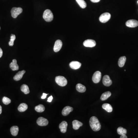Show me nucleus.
<instances>
[{
    "label": "nucleus",
    "instance_id": "nucleus-11",
    "mask_svg": "<svg viewBox=\"0 0 138 138\" xmlns=\"http://www.w3.org/2000/svg\"><path fill=\"white\" fill-rule=\"evenodd\" d=\"M102 83L105 86H109L112 84V81L110 79L109 76L106 75L103 77Z\"/></svg>",
    "mask_w": 138,
    "mask_h": 138
},
{
    "label": "nucleus",
    "instance_id": "nucleus-31",
    "mask_svg": "<svg viewBox=\"0 0 138 138\" xmlns=\"http://www.w3.org/2000/svg\"><path fill=\"white\" fill-rule=\"evenodd\" d=\"M48 95L47 94H45L43 93V96H42V97H41V98L42 99H45L46 98V97H47V96Z\"/></svg>",
    "mask_w": 138,
    "mask_h": 138
},
{
    "label": "nucleus",
    "instance_id": "nucleus-34",
    "mask_svg": "<svg viewBox=\"0 0 138 138\" xmlns=\"http://www.w3.org/2000/svg\"><path fill=\"white\" fill-rule=\"evenodd\" d=\"M120 138H127V136L126 134H122L121 135L120 137Z\"/></svg>",
    "mask_w": 138,
    "mask_h": 138
},
{
    "label": "nucleus",
    "instance_id": "nucleus-12",
    "mask_svg": "<svg viewBox=\"0 0 138 138\" xmlns=\"http://www.w3.org/2000/svg\"><path fill=\"white\" fill-rule=\"evenodd\" d=\"M81 64L77 61H73L69 63L70 68L74 69H77L81 67Z\"/></svg>",
    "mask_w": 138,
    "mask_h": 138
},
{
    "label": "nucleus",
    "instance_id": "nucleus-33",
    "mask_svg": "<svg viewBox=\"0 0 138 138\" xmlns=\"http://www.w3.org/2000/svg\"><path fill=\"white\" fill-rule=\"evenodd\" d=\"M2 55H3V51H2V49L0 48V58L2 57Z\"/></svg>",
    "mask_w": 138,
    "mask_h": 138
},
{
    "label": "nucleus",
    "instance_id": "nucleus-13",
    "mask_svg": "<svg viewBox=\"0 0 138 138\" xmlns=\"http://www.w3.org/2000/svg\"><path fill=\"white\" fill-rule=\"evenodd\" d=\"M68 123L66 121H63L59 125V128L60 131L63 133H65L67 131Z\"/></svg>",
    "mask_w": 138,
    "mask_h": 138
},
{
    "label": "nucleus",
    "instance_id": "nucleus-8",
    "mask_svg": "<svg viewBox=\"0 0 138 138\" xmlns=\"http://www.w3.org/2000/svg\"><path fill=\"white\" fill-rule=\"evenodd\" d=\"M37 124L41 126H45L49 124V121L47 119L43 117H39L37 121Z\"/></svg>",
    "mask_w": 138,
    "mask_h": 138
},
{
    "label": "nucleus",
    "instance_id": "nucleus-36",
    "mask_svg": "<svg viewBox=\"0 0 138 138\" xmlns=\"http://www.w3.org/2000/svg\"></svg>",
    "mask_w": 138,
    "mask_h": 138
},
{
    "label": "nucleus",
    "instance_id": "nucleus-23",
    "mask_svg": "<svg viewBox=\"0 0 138 138\" xmlns=\"http://www.w3.org/2000/svg\"><path fill=\"white\" fill-rule=\"evenodd\" d=\"M111 95V93L110 91H107L102 94L100 97V99L102 100H105L109 98Z\"/></svg>",
    "mask_w": 138,
    "mask_h": 138
},
{
    "label": "nucleus",
    "instance_id": "nucleus-29",
    "mask_svg": "<svg viewBox=\"0 0 138 138\" xmlns=\"http://www.w3.org/2000/svg\"><path fill=\"white\" fill-rule=\"evenodd\" d=\"M11 100L6 97H4L2 99V102L5 105H8L11 102Z\"/></svg>",
    "mask_w": 138,
    "mask_h": 138
},
{
    "label": "nucleus",
    "instance_id": "nucleus-28",
    "mask_svg": "<svg viewBox=\"0 0 138 138\" xmlns=\"http://www.w3.org/2000/svg\"><path fill=\"white\" fill-rule=\"evenodd\" d=\"M16 39V37L15 35L13 34H11V37H10V41L9 43V46H13L14 45V41Z\"/></svg>",
    "mask_w": 138,
    "mask_h": 138
},
{
    "label": "nucleus",
    "instance_id": "nucleus-20",
    "mask_svg": "<svg viewBox=\"0 0 138 138\" xmlns=\"http://www.w3.org/2000/svg\"><path fill=\"white\" fill-rule=\"evenodd\" d=\"M102 108L103 109H104L108 112H112L113 110V108L112 106L109 104H108V103H106V104H103L102 106Z\"/></svg>",
    "mask_w": 138,
    "mask_h": 138
},
{
    "label": "nucleus",
    "instance_id": "nucleus-24",
    "mask_svg": "<svg viewBox=\"0 0 138 138\" xmlns=\"http://www.w3.org/2000/svg\"><path fill=\"white\" fill-rule=\"evenodd\" d=\"M21 90L25 94H28L30 93L29 86L26 84H23L21 87Z\"/></svg>",
    "mask_w": 138,
    "mask_h": 138
},
{
    "label": "nucleus",
    "instance_id": "nucleus-22",
    "mask_svg": "<svg viewBox=\"0 0 138 138\" xmlns=\"http://www.w3.org/2000/svg\"><path fill=\"white\" fill-rule=\"evenodd\" d=\"M126 61V58L125 56L121 57L119 58L118 61V66L120 67H122L124 65Z\"/></svg>",
    "mask_w": 138,
    "mask_h": 138
},
{
    "label": "nucleus",
    "instance_id": "nucleus-7",
    "mask_svg": "<svg viewBox=\"0 0 138 138\" xmlns=\"http://www.w3.org/2000/svg\"><path fill=\"white\" fill-rule=\"evenodd\" d=\"M83 45L86 47H94L96 45V42L93 39H86L83 42Z\"/></svg>",
    "mask_w": 138,
    "mask_h": 138
},
{
    "label": "nucleus",
    "instance_id": "nucleus-10",
    "mask_svg": "<svg viewBox=\"0 0 138 138\" xmlns=\"http://www.w3.org/2000/svg\"><path fill=\"white\" fill-rule=\"evenodd\" d=\"M63 43L59 39H58L55 42L53 50L55 52H58L62 48Z\"/></svg>",
    "mask_w": 138,
    "mask_h": 138
},
{
    "label": "nucleus",
    "instance_id": "nucleus-4",
    "mask_svg": "<svg viewBox=\"0 0 138 138\" xmlns=\"http://www.w3.org/2000/svg\"><path fill=\"white\" fill-rule=\"evenodd\" d=\"M111 18V15L108 12L103 13L100 15L99 18L100 21L101 23H105L107 22Z\"/></svg>",
    "mask_w": 138,
    "mask_h": 138
},
{
    "label": "nucleus",
    "instance_id": "nucleus-19",
    "mask_svg": "<svg viewBox=\"0 0 138 138\" xmlns=\"http://www.w3.org/2000/svg\"><path fill=\"white\" fill-rule=\"evenodd\" d=\"M28 107V105L25 103H22L19 106L18 110L20 112H23L27 109Z\"/></svg>",
    "mask_w": 138,
    "mask_h": 138
},
{
    "label": "nucleus",
    "instance_id": "nucleus-14",
    "mask_svg": "<svg viewBox=\"0 0 138 138\" xmlns=\"http://www.w3.org/2000/svg\"><path fill=\"white\" fill-rule=\"evenodd\" d=\"M73 108L72 107L67 106L64 108L62 111V115L64 116H66L69 115V114L73 111Z\"/></svg>",
    "mask_w": 138,
    "mask_h": 138
},
{
    "label": "nucleus",
    "instance_id": "nucleus-6",
    "mask_svg": "<svg viewBox=\"0 0 138 138\" xmlns=\"http://www.w3.org/2000/svg\"><path fill=\"white\" fill-rule=\"evenodd\" d=\"M101 78V73L99 71H97L92 76V80L94 83H98L100 81Z\"/></svg>",
    "mask_w": 138,
    "mask_h": 138
},
{
    "label": "nucleus",
    "instance_id": "nucleus-15",
    "mask_svg": "<svg viewBox=\"0 0 138 138\" xmlns=\"http://www.w3.org/2000/svg\"><path fill=\"white\" fill-rule=\"evenodd\" d=\"M10 67L13 71H17L19 69V66L17 65L16 59L13 60L12 62L10 63Z\"/></svg>",
    "mask_w": 138,
    "mask_h": 138
},
{
    "label": "nucleus",
    "instance_id": "nucleus-16",
    "mask_svg": "<svg viewBox=\"0 0 138 138\" xmlns=\"http://www.w3.org/2000/svg\"><path fill=\"white\" fill-rule=\"evenodd\" d=\"M25 73V70L19 71L14 76V80H15V81H18L20 80L22 78L23 76Z\"/></svg>",
    "mask_w": 138,
    "mask_h": 138
},
{
    "label": "nucleus",
    "instance_id": "nucleus-1",
    "mask_svg": "<svg viewBox=\"0 0 138 138\" xmlns=\"http://www.w3.org/2000/svg\"><path fill=\"white\" fill-rule=\"evenodd\" d=\"M90 126L93 131H98L101 128V125L96 117H92L89 120Z\"/></svg>",
    "mask_w": 138,
    "mask_h": 138
},
{
    "label": "nucleus",
    "instance_id": "nucleus-27",
    "mask_svg": "<svg viewBox=\"0 0 138 138\" xmlns=\"http://www.w3.org/2000/svg\"><path fill=\"white\" fill-rule=\"evenodd\" d=\"M117 132H118V134L120 135L126 134L127 132L126 129L122 127H118L117 129Z\"/></svg>",
    "mask_w": 138,
    "mask_h": 138
},
{
    "label": "nucleus",
    "instance_id": "nucleus-2",
    "mask_svg": "<svg viewBox=\"0 0 138 138\" xmlns=\"http://www.w3.org/2000/svg\"><path fill=\"white\" fill-rule=\"evenodd\" d=\"M43 19L47 22H50L53 19V15L51 11L49 9H47L43 13Z\"/></svg>",
    "mask_w": 138,
    "mask_h": 138
},
{
    "label": "nucleus",
    "instance_id": "nucleus-35",
    "mask_svg": "<svg viewBox=\"0 0 138 138\" xmlns=\"http://www.w3.org/2000/svg\"><path fill=\"white\" fill-rule=\"evenodd\" d=\"M2 108L1 106H0V114L2 113Z\"/></svg>",
    "mask_w": 138,
    "mask_h": 138
},
{
    "label": "nucleus",
    "instance_id": "nucleus-21",
    "mask_svg": "<svg viewBox=\"0 0 138 138\" xmlns=\"http://www.w3.org/2000/svg\"><path fill=\"white\" fill-rule=\"evenodd\" d=\"M19 130V128L17 126H14L10 128V132L11 134L14 136H16L17 135Z\"/></svg>",
    "mask_w": 138,
    "mask_h": 138
},
{
    "label": "nucleus",
    "instance_id": "nucleus-3",
    "mask_svg": "<svg viewBox=\"0 0 138 138\" xmlns=\"http://www.w3.org/2000/svg\"><path fill=\"white\" fill-rule=\"evenodd\" d=\"M55 81L58 85L62 87L65 86L68 83L67 80L66 78L62 76L56 77Z\"/></svg>",
    "mask_w": 138,
    "mask_h": 138
},
{
    "label": "nucleus",
    "instance_id": "nucleus-26",
    "mask_svg": "<svg viewBox=\"0 0 138 138\" xmlns=\"http://www.w3.org/2000/svg\"><path fill=\"white\" fill-rule=\"evenodd\" d=\"M35 110L37 112H43L45 110V108L43 105L42 104H39L38 106H36L35 107Z\"/></svg>",
    "mask_w": 138,
    "mask_h": 138
},
{
    "label": "nucleus",
    "instance_id": "nucleus-37",
    "mask_svg": "<svg viewBox=\"0 0 138 138\" xmlns=\"http://www.w3.org/2000/svg\"></svg>",
    "mask_w": 138,
    "mask_h": 138
},
{
    "label": "nucleus",
    "instance_id": "nucleus-18",
    "mask_svg": "<svg viewBox=\"0 0 138 138\" xmlns=\"http://www.w3.org/2000/svg\"><path fill=\"white\" fill-rule=\"evenodd\" d=\"M76 89L79 92H84L86 91V88L81 84H78L76 86Z\"/></svg>",
    "mask_w": 138,
    "mask_h": 138
},
{
    "label": "nucleus",
    "instance_id": "nucleus-25",
    "mask_svg": "<svg viewBox=\"0 0 138 138\" xmlns=\"http://www.w3.org/2000/svg\"><path fill=\"white\" fill-rule=\"evenodd\" d=\"M76 0L81 8H85L87 6V4L84 0Z\"/></svg>",
    "mask_w": 138,
    "mask_h": 138
},
{
    "label": "nucleus",
    "instance_id": "nucleus-17",
    "mask_svg": "<svg viewBox=\"0 0 138 138\" xmlns=\"http://www.w3.org/2000/svg\"><path fill=\"white\" fill-rule=\"evenodd\" d=\"M73 128L75 130H78L80 127L83 126V123L77 120H74L72 122Z\"/></svg>",
    "mask_w": 138,
    "mask_h": 138
},
{
    "label": "nucleus",
    "instance_id": "nucleus-5",
    "mask_svg": "<svg viewBox=\"0 0 138 138\" xmlns=\"http://www.w3.org/2000/svg\"><path fill=\"white\" fill-rule=\"evenodd\" d=\"M23 11L22 9L20 7H13L11 10L12 16L14 18H16L18 15L22 13Z\"/></svg>",
    "mask_w": 138,
    "mask_h": 138
},
{
    "label": "nucleus",
    "instance_id": "nucleus-32",
    "mask_svg": "<svg viewBox=\"0 0 138 138\" xmlns=\"http://www.w3.org/2000/svg\"><path fill=\"white\" fill-rule=\"evenodd\" d=\"M90 0L93 3H97L100 1V0Z\"/></svg>",
    "mask_w": 138,
    "mask_h": 138
},
{
    "label": "nucleus",
    "instance_id": "nucleus-9",
    "mask_svg": "<svg viewBox=\"0 0 138 138\" xmlns=\"http://www.w3.org/2000/svg\"><path fill=\"white\" fill-rule=\"evenodd\" d=\"M126 24L128 27L134 28L138 26V21L134 19L129 20L127 21Z\"/></svg>",
    "mask_w": 138,
    "mask_h": 138
},
{
    "label": "nucleus",
    "instance_id": "nucleus-30",
    "mask_svg": "<svg viewBox=\"0 0 138 138\" xmlns=\"http://www.w3.org/2000/svg\"><path fill=\"white\" fill-rule=\"evenodd\" d=\"M53 96H51L50 97H49L48 99L47 102H51L52 101V99H53Z\"/></svg>",
    "mask_w": 138,
    "mask_h": 138
}]
</instances>
